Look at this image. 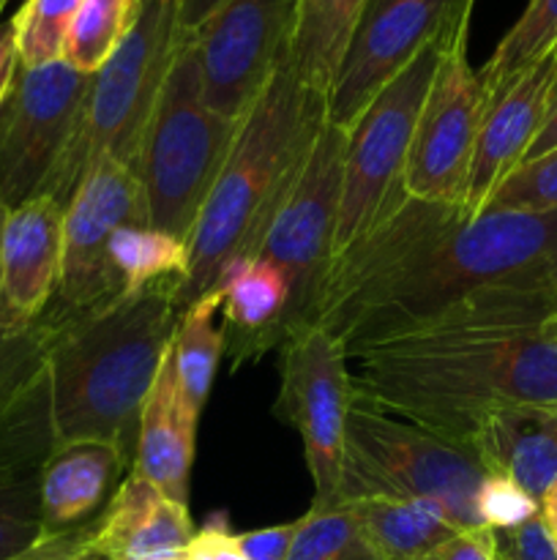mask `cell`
Masks as SVG:
<instances>
[{"label":"cell","instance_id":"6da1fadb","mask_svg":"<svg viewBox=\"0 0 557 560\" xmlns=\"http://www.w3.org/2000/svg\"><path fill=\"white\" fill-rule=\"evenodd\" d=\"M557 312V211H481L404 195L333 257L315 326L355 359L464 328L544 326Z\"/></svg>","mask_w":557,"mask_h":560},{"label":"cell","instance_id":"7a4b0ae2","mask_svg":"<svg viewBox=\"0 0 557 560\" xmlns=\"http://www.w3.org/2000/svg\"><path fill=\"white\" fill-rule=\"evenodd\" d=\"M353 361V399L451 441L473 443L500 413L557 408V337L541 326L424 334Z\"/></svg>","mask_w":557,"mask_h":560},{"label":"cell","instance_id":"3957f363","mask_svg":"<svg viewBox=\"0 0 557 560\" xmlns=\"http://www.w3.org/2000/svg\"><path fill=\"white\" fill-rule=\"evenodd\" d=\"M325 124L328 98L309 91L287 58L251 104L186 241L189 268L175 295L178 312L213 293L233 262L254 257Z\"/></svg>","mask_w":557,"mask_h":560},{"label":"cell","instance_id":"277c9868","mask_svg":"<svg viewBox=\"0 0 557 560\" xmlns=\"http://www.w3.org/2000/svg\"><path fill=\"white\" fill-rule=\"evenodd\" d=\"M180 282L126 290L82 320L47 331L55 446L109 441L134 457L137 427L178 328Z\"/></svg>","mask_w":557,"mask_h":560},{"label":"cell","instance_id":"5b68a950","mask_svg":"<svg viewBox=\"0 0 557 560\" xmlns=\"http://www.w3.org/2000/svg\"><path fill=\"white\" fill-rule=\"evenodd\" d=\"M489 470L473 443L437 432L353 399L344 438L342 501L399 498L440 509L459 530L484 528L478 492Z\"/></svg>","mask_w":557,"mask_h":560},{"label":"cell","instance_id":"8992f818","mask_svg":"<svg viewBox=\"0 0 557 560\" xmlns=\"http://www.w3.org/2000/svg\"><path fill=\"white\" fill-rule=\"evenodd\" d=\"M240 124L208 107L191 36L183 33L147 120L137 167L151 228L189 241Z\"/></svg>","mask_w":557,"mask_h":560},{"label":"cell","instance_id":"52a82bcc","mask_svg":"<svg viewBox=\"0 0 557 560\" xmlns=\"http://www.w3.org/2000/svg\"><path fill=\"white\" fill-rule=\"evenodd\" d=\"M180 38L183 31L178 25V0H142L137 25L118 52L93 74L74 145L44 195L55 197L66 208L87 170L104 156L118 159L137 173L147 120Z\"/></svg>","mask_w":557,"mask_h":560},{"label":"cell","instance_id":"ba28073f","mask_svg":"<svg viewBox=\"0 0 557 560\" xmlns=\"http://www.w3.org/2000/svg\"><path fill=\"white\" fill-rule=\"evenodd\" d=\"M470 25V22H462ZM457 25L453 31H459ZM446 36L420 49L353 120L344 148L342 206L336 224V255L353 241L369 233L407 191H404V167L415 126L424 109L426 93L440 69L442 49L451 38ZM333 255V257H336Z\"/></svg>","mask_w":557,"mask_h":560},{"label":"cell","instance_id":"9c48e42d","mask_svg":"<svg viewBox=\"0 0 557 560\" xmlns=\"http://www.w3.org/2000/svg\"><path fill=\"white\" fill-rule=\"evenodd\" d=\"M347 131L325 124L311 145L304 173L273 217L254 257L278 268L289 288L284 342L315 326L325 279L336 255Z\"/></svg>","mask_w":557,"mask_h":560},{"label":"cell","instance_id":"30bf717a","mask_svg":"<svg viewBox=\"0 0 557 560\" xmlns=\"http://www.w3.org/2000/svg\"><path fill=\"white\" fill-rule=\"evenodd\" d=\"M126 224H151L142 184L134 170L104 156L66 202L60 282L42 315L44 326L82 320L126 293L123 279L109 260V241Z\"/></svg>","mask_w":557,"mask_h":560},{"label":"cell","instance_id":"8fae6325","mask_svg":"<svg viewBox=\"0 0 557 560\" xmlns=\"http://www.w3.org/2000/svg\"><path fill=\"white\" fill-rule=\"evenodd\" d=\"M93 74L63 60L16 63L0 102V206L5 211L42 197L71 151Z\"/></svg>","mask_w":557,"mask_h":560},{"label":"cell","instance_id":"7c38bea8","mask_svg":"<svg viewBox=\"0 0 557 560\" xmlns=\"http://www.w3.org/2000/svg\"><path fill=\"white\" fill-rule=\"evenodd\" d=\"M282 388L276 416L304 441L315 503H339L344 474V438L353 408L347 355L322 326L300 328L278 348Z\"/></svg>","mask_w":557,"mask_h":560},{"label":"cell","instance_id":"4fadbf2b","mask_svg":"<svg viewBox=\"0 0 557 560\" xmlns=\"http://www.w3.org/2000/svg\"><path fill=\"white\" fill-rule=\"evenodd\" d=\"M298 0H224L189 33L213 113L244 120L289 58Z\"/></svg>","mask_w":557,"mask_h":560},{"label":"cell","instance_id":"5bb4252c","mask_svg":"<svg viewBox=\"0 0 557 560\" xmlns=\"http://www.w3.org/2000/svg\"><path fill=\"white\" fill-rule=\"evenodd\" d=\"M467 27L453 31L446 42L415 126L404 167V191L415 200L464 202L475 140L489 104L481 74L467 60Z\"/></svg>","mask_w":557,"mask_h":560},{"label":"cell","instance_id":"9a60e30c","mask_svg":"<svg viewBox=\"0 0 557 560\" xmlns=\"http://www.w3.org/2000/svg\"><path fill=\"white\" fill-rule=\"evenodd\" d=\"M473 5L475 0H369L328 96V124L347 131L420 49L470 22Z\"/></svg>","mask_w":557,"mask_h":560},{"label":"cell","instance_id":"2e32d148","mask_svg":"<svg viewBox=\"0 0 557 560\" xmlns=\"http://www.w3.org/2000/svg\"><path fill=\"white\" fill-rule=\"evenodd\" d=\"M63 213L55 197H33L5 213L0 233V337L42 320L60 282Z\"/></svg>","mask_w":557,"mask_h":560},{"label":"cell","instance_id":"e0dca14e","mask_svg":"<svg viewBox=\"0 0 557 560\" xmlns=\"http://www.w3.org/2000/svg\"><path fill=\"white\" fill-rule=\"evenodd\" d=\"M557 91V49L489 93L462 208L481 213L497 186L528 159L530 145L549 118Z\"/></svg>","mask_w":557,"mask_h":560},{"label":"cell","instance_id":"ac0fdd59","mask_svg":"<svg viewBox=\"0 0 557 560\" xmlns=\"http://www.w3.org/2000/svg\"><path fill=\"white\" fill-rule=\"evenodd\" d=\"M194 534L186 503L129 474L98 514L93 547L109 560H183Z\"/></svg>","mask_w":557,"mask_h":560},{"label":"cell","instance_id":"d6986e66","mask_svg":"<svg viewBox=\"0 0 557 560\" xmlns=\"http://www.w3.org/2000/svg\"><path fill=\"white\" fill-rule=\"evenodd\" d=\"M197 421L175 370L173 345L158 366L156 383L145 399L137 427V448L131 474L156 485L173 501H189V476L194 463Z\"/></svg>","mask_w":557,"mask_h":560},{"label":"cell","instance_id":"ffe728a7","mask_svg":"<svg viewBox=\"0 0 557 560\" xmlns=\"http://www.w3.org/2000/svg\"><path fill=\"white\" fill-rule=\"evenodd\" d=\"M134 463L126 448L109 441L58 443L38 479L42 523L47 534L93 523L107 506V495Z\"/></svg>","mask_w":557,"mask_h":560},{"label":"cell","instance_id":"44dd1931","mask_svg":"<svg viewBox=\"0 0 557 560\" xmlns=\"http://www.w3.org/2000/svg\"><path fill=\"white\" fill-rule=\"evenodd\" d=\"M224 342L233 366L260 361L284 345L289 288L282 271L260 257L233 262L216 284Z\"/></svg>","mask_w":557,"mask_h":560},{"label":"cell","instance_id":"7402d4cb","mask_svg":"<svg viewBox=\"0 0 557 560\" xmlns=\"http://www.w3.org/2000/svg\"><path fill=\"white\" fill-rule=\"evenodd\" d=\"M473 446L489 474L508 476L541 501L557 479V408L495 416L481 424Z\"/></svg>","mask_w":557,"mask_h":560},{"label":"cell","instance_id":"603a6c76","mask_svg":"<svg viewBox=\"0 0 557 560\" xmlns=\"http://www.w3.org/2000/svg\"><path fill=\"white\" fill-rule=\"evenodd\" d=\"M369 0H298L289 63L309 91L331 96Z\"/></svg>","mask_w":557,"mask_h":560},{"label":"cell","instance_id":"cb8c5ba5","mask_svg":"<svg viewBox=\"0 0 557 560\" xmlns=\"http://www.w3.org/2000/svg\"><path fill=\"white\" fill-rule=\"evenodd\" d=\"M344 503H349L360 530L382 560H424L459 530L440 509L424 501L360 498Z\"/></svg>","mask_w":557,"mask_h":560},{"label":"cell","instance_id":"d4e9b609","mask_svg":"<svg viewBox=\"0 0 557 560\" xmlns=\"http://www.w3.org/2000/svg\"><path fill=\"white\" fill-rule=\"evenodd\" d=\"M218 306L222 304H218L216 290L202 295L189 310L180 312L173 337V359L180 388H183L186 399L197 413H202V408H205L218 361L227 350L224 328L216 326Z\"/></svg>","mask_w":557,"mask_h":560},{"label":"cell","instance_id":"484cf974","mask_svg":"<svg viewBox=\"0 0 557 560\" xmlns=\"http://www.w3.org/2000/svg\"><path fill=\"white\" fill-rule=\"evenodd\" d=\"M142 0H82L66 33L60 60L82 74H96L137 25Z\"/></svg>","mask_w":557,"mask_h":560},{"label":"cell","instance_id":"4316f807","mask_svg":"<svg viewBox=\"0 0 557 560\" xmlns=\"http://www.w3.org/2000/svg\"><path fill=\"white\" fill-rule=\"evenodd\" d=\"M109 260L126 290L156 282H183L189 246L151 224H126L109 241Z\"/></svg>","mask_w":557,"mask_h":560},{"label":"cell","instance_id":"83f0119b","mask_svg":"<svg viewBox=\"0 0 557 560\" xmlns=\"http://www.w3.org/2000/svg\"><path fill=\"white\" fill-rule=\"evenodd\" d=\"M557 49V0H530L511 31L500 38L491 58L478 71L486 93L522 74Z\"/></svg>","mask_w":557,"mask_h":560},{"label":"cell","instance_id":"f1b7e54d","mask_svg":"<svg viewBox=\"0 0 557 560\" xmlns=\"http://www.w3.org/2000/svg\"><path fill=\"white\" fill-rule=\"evenodd\" d=\"M298 520V534L287 560H382L360 530L349 503H311L309 512Z\"/></svg>","mask_w":557,"mask_h":560},{"label":"cell","instance_id":"f546056e","mask_svg":"<svg viewBox=\"0 0 557 560\" xmlns=\"http://www.w3.org/2000/svg\"><path fill=\"white\" fill-rule=\"evenodd\" d=\"M80 5L82 0H25L11 16L20 63L44 66L60 60L66 33Z\"/></svg>","mask_w":557,"mask_h":560},{"label":"cell","instance_id":"4dcf8cb0","mask_svg":"<svg viewBox=\"0 0 557 560\" xmlns=\"http://www.w3.org/2000/svg\"><path fill=\"white\" fill-rule=\"evenodd\" d=\"M38 474L0 470V560L31 550L47 536L38 501Z\"/></svg>","mask_w":557,"mask_h":560},{"label":"cell","instance_id":"1f68e13d","mask_svg":"<svg viewBox=\"0 0 557 560\" xmlns=\"http://www.w3.org/2000/svg\"><path fill=\"white\" fill-rule=\"evenodd\" d=\"M484 211H557V148L519 164Z\"/></svg>","mask_w":557,"mask_h":560},{"label":"cell","instance_id":"d6a6232c","mask_svg":"<svg viewBox=\"0 0 557 560\" xmlns=\"http://www.w3.org/2000/svg\"><path fill=\"white\" fill-rule=\"evenodd\" d=\"M541 506L528 490L508 476L489 474L478 492V520L484 528L511 530L538 517Z\"/></svg>","mask_w":557,"mask_h":560},{"label":"cell","instance_id":"836d02e7","mask_svg":"<svg viewBox=\"0 0 557 560\" xmlns=\"http://www.w3.org/2000/svg\"><path fill=\"white\" fill-rule=\"evenodd\" d=\"M298 525L300 520H293V523L271 525V528L249 530V534H235V541L249 560H287Z\"/></svg>","mask_w":557,"mask_h":560},{"label":"cell","instance_id":"e575fe53","mask_svg":"<svg viewBox=\"0 0 557 560\" xmlns=\"http://www.w3.org/2000/svg\"><path fill=\"white\" fill-rule=\"evenodd\" d=\"M183 560H249L240 552L235 534H229V525L224 514L208 520L205 528H200L191 539Z\"/></svg>","mask_w":557,"mask_h":560},{"label":"cell","instance_id":"d590c367","mask_svg":"<svg viewBox=\"0 0 557 560\" xmlns=\"http://www.w3.org/2000/svg\"><path fill=\"white\" fill-rule=\"evenodd\" d=\"M98 530V520L93 523L80 525V528L71 530H60V534H47L42 541L25 550L22 556L11 558V560H69L76 552H82L85 547L93 545Z\"/></svg>","mask_w":557,"mask_h":560},{"label":"cell","instance_id":"8d00e7d4","mask_svg":"<svg viewBox=\"0 0 557 560\" xmlns=\"http://www.w3.org/2000/svg\"><path fill=\"white\" fill-rule=\"evenodd\" d=\"M424 560H497V539L491 528L457 530Z\"/></svg>","mask_w":557,"mask_h":560},{"label":"cell","instance_id":"74e56055","mask_svg":"<svg viewBox=\"0 0 557 560\" xmlns=\"http://www.w3.org/2000/svg\"><path fill=\"white\" fill-rule=\"evenodd\" d=\"M16 63H20V55H16L14 22H0V102H3L5 91H9Z\"/></svg>","mask_w":557,"mask_h":560},{"label":"cell","instance_id":"f35d334b","mask_svg":"<svg viewBox=\"0 0 557 560\" xmlns=\"http://www.w3.org/2000/svg\"><path fill=\"white\" fill-rule=\"evenodd\" d=\"M224 0H178V25L183 33L200 27Z\"/></svg>","mask_w":557,"mask_h":560},{"label":"cell","instance_id":"ab89813d","mask_svg":"<svg viewBox=\"0 0 557 560\" xmlns=\"http://www.w3.org/2000/svg\"><path fill=\"white\" fill-rule=\"evenodd\" d=\"M555 148H557V91H555V102H552V109H549V118H546V124L541 126L538 137H535V142L530 145L528 159H524V162L544 156V153L555 151Z\"/></svg>","mask_w":557,"mask_h":560},{"label":"cell","instance_id":"60d3db41","mask_svg":"<svg viewBox=\"0 0 557 560\" xmlns=\"http://www.w3.org/2000/svg\"><path fill=\"white\" fill-rule=\"evenodd\" d=\"M538 506H541V520H544L546 528H549L552 536L557 539V479L546 487V492L541 495Z\"/></svg>","mask_w":557,"mask_h":560},{"label":"cell","instance_id":"b9f144b4","mask_svg":"<svg viewBox=\"0 0 557 560\" xmlns=\"http://www.w3.org/2000/svg\"><path fill=\"white\" fill-rule=\"evenodd\" d=\"M69 560H109L107 556H104L102 550H96V547H85V550L82 552H76V556H71Z\"/></svg>","mask_w":557,"mask_h":560},{"label":"cell","instance_id":"7bdbcfd3","mask_svg":"<svg viewBox=\"0 0 557 560\" xmlns=\"http://www.w3.org/2000/svg\"><path fill=\"white\" fill-rule=\"evenodd\" d=\"M541 328H544V331L549 334V337H557V312H555V315H552L549 320H546Z\"/></svg>","mask_w":557,"mask_h":560},{"label":"cell","instance_id":"ee69618b","mask_svg":"<svg viewBox=\"0 0 557 560\" xmlns=\"http://www.w3.org/2000/svg\"><path fill=\"white\" fill-rule=\"evenodd\" d=\"M5 213H9V211H5V208H3V206H0V233H3V222H5Z\"/></svg>","mask_w":557,"mask_h":560},{"label":"cell","instance_id":"f6af8a7d","mask_svg":"<svg viewBox=\"0 0 557 560\" xmlns=\"http://www.w3.org/2000/svg\"><path fill=\"white\" fill-rule=\"evenodd\" d=\"M497 560H506V558H502V556H500V552H497Z\"/></svg>","mask_w":557,"mask_h":560},{"label":"cell","instance_id":"bcb514c9","mask_svg":"<svg viewBox=\"0 0 557 560\" xmlns=\"http://www.w3.org/2000/svg\"><path fill=\"white\" fill-rule=\"evenodd\" d=\"M0 11H3V3H0Z\"/></svg>","mask_w":557,"mask_h":560},{"label":"cell","instance_id":"7dc6e473","mask_svg":"<svg viewBox=\"0 0 557 560\" xmlns=\"http://www.w3.org/2000/svg\"><path fill=\"white\" fill-rule=\"evenodd\" d=\"M0 3H3V5H5V0H0Z\"/></svg>","mask_w":557,"mask_h":560}]
</instances>
